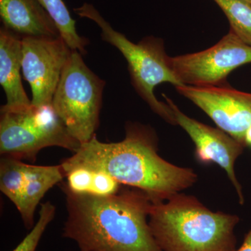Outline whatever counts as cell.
<instances>
[{
    "label": "cell",
    "instance_id": "obj_4",
    "mask_svg": "<svg viewBox=\"0 0 251 251\" xmlns=\"http://www.w3.org/2000/svg\"><path fill=\"white\" fill-rule=\"evenodd\" d=\"M74 11L80 17L88 18L98 25L103 40L117 48L127 61L131 85L138 95L154 113L168 123L176 125L169 105L158 100L154 94L156 86L161 84L181 85L172 70L163 39L150 36L134 44L115 30L93 5L85 3Z\"/></svg>",
    "mask_w": 251,
    "mask_h": 251
},
{
    "label": "cell",
    "instance_id": "obj_15",
    "mask_svg": "<svg viewBox=\"0 0 251 251\" xmlns=\"http://www.w3.org/2000/svg\"><path fill=\"white\" fill-rule=\"evenodd\" d=\"M226 15L233 31L251 46V5L244 0H214Z\"/></svg>",
    "mask_w": 251,
    "mask_h": 251
},
{
    "label": "cell",
    "instance_id": "obj_10",
    "mask_svg": "<svg viewBox=\"0 0 251 251\" xmlns=\"http://www.w3.org/2000/svg\"><path fill=\"white\" fill-rule=\"evenodd\" d=\"M163 97L175 115L179 125L189 135L196 145V158L202 163H216L227 173L238 195L239 202L244 203L242 186L234 171V164L245 146L219 128L204 125L187 116L166 94Z\"/></svg>",
    "mask_w": 251,
    "mask_h": 251
},
{
    "label": "cell",
    "instance_id": "obj_2",
    "mask_svg": "<svg viewBox=\"0 0 251 251\" xmlns=\"http://www.w3.org/2000/svg\"><path fill=\"white\" fill-rule=\"evenodd\" d=\"M67 219L63 237L80 251H163L149 226L152 201L137 188L109 196L73 193L62 184Z\"/></svg>",
    "mask_w": 251,
    "mask_h": 251
},
{
    "label": "cell",
    "instance_id": "obj_18",
    "mask_svg": "<svg viewBox=\"0 0 251 251\" xmlns=\"http://www.w3.org/2000/svg\"><path fill=\"white\" fill-rule=\"evenodd\" d=\"M244 1H247V2L251 5V0H244Z\"/></svg>",
    "mask_w": 251,
    "mask_h": 251
},
{
    "label": "cell",
    "instance_id": "obj_8",
    "mask_svg": "<svg viewBox=\"0 0 251 251\" xmlns=\"http://www.w3.org/2000/svg\"><path fill=\"white\" fill-rule=\"evenodd\" d=\"M72 50L61 36L22 37V70L32 93L31 104L52 103L63 70Z\"/></svg>",
    "mask_w": 251,
    "mask_h": 251
},
{
    "label": "cell",
    "instance_id": "obj_5",
    "mask_svg": "<svg viewBox=\"0 0 251 251\" xmlns=\"http://www.w3.org/2000/svg\"><path fill=\"white\" fill-rule=\"evenodd\" d=\"M0 153L2 156L34 161L41 150L59 147L75 153L81 144L74 138L52 104L25 108L1 107Z\"/></svg>",
    "mask_w": 251,
    "mask_h": 251
},
{
    "label": "cell",
    "instance_id": "obj_14",
    "mask_svg": "<svg viewBox=\"0 0 251 251\" xmlns=\"http://www.w3.org/2000/svg\"><path fill=\"white\" fill-rule=\"evenodd\" d=\"M38 1L53 20L61 37L71 50L79 51L82 55L87 54L85 48L89 44L88 39L79 35L75 27V21L73 19L63 0Z\"/></svg>",
    "mask_w": 251,
    "mask_h": 251
},
{
    "label": "cell",
    "instance_id": "obj_6",
    "mask_svg": "<svg viewBox=\"0 0 251 251\" xmlns=\"http://www.w3.org/2000/svg\"><path fill=\"white\" fill-rule=\"evenodd\" d=\"M105 84L86 65L80 52L72 50L51 104L81 145L96 135Z\"/></svg>",
    "mask_w": 251,
    "mask_h": 251
},
{
    "label": "cell",
    "instance_id": "obj_9",
    "mask_svg": "<svg viewBox=\"0 0 251 251\" xmlns=\"http://www.w3.org/2000/svg\"><path fill=\"white\" fill-rule=\"evenodd\" d=\"M176 92L205 112L218 128L245 145L251 128V93L227 85L194 87L179 85Z\"/></svg>",
    "mask_w": 251,
    "mask_h": 251
},
{
    "label": "cell",
    "instance_id": "obj_13",
    "mask_svg": "<svg viewBox=\"0 0 251 251\" xmlns=\"http://www.w3.org/2000/svg\"><path fill=\"white\" fill-rule=\"evenodd\" d=\"M66 178L62 165L52 166H34L27 164L25 167V179L22 191L16 208L27 229L34 225V213L46 193Z\"/></svg>",
    "mask_w": 251,
    "mask_h": 251
},
{
    "label": "cell",
    "instance_id": "obj_12",
    "mask_svg": "<svg viewBox=\"0 0 251 251\" xmlns=\"http://www.w3.org/2000/svg\"><path fill=\"white\" fill-rule=\"evenodd\" d=\"M22 37L0 28V85L6 97L5 108H25L31 105L21 81Z\"/></svg>",
    "mask_w": 251,
    "mask_h": 251
},
{
    "label": "cell",
    "instance_id": "obj_3",
    "mask_svg": "<svg viewBox=\"0 0 251 251\" xmlns=\"http://www.w3.org/2000/svg\"><path fill=\"white\" fill-rule=\"evenodd\" d=\"M239 216L213 211L194 196L176 193L152 202L149 226L163 251H237Z\"/></svg>",
    "mask_w": 251,
    "mask_h": 251
},
{
    "label": "cell",
    "instance_id": "obj_7",
    "mask_svg": "<svg viewBox=\"0 0 251 251\" xmlns=\"http://www.w3.org/2000/svg\"><path fill=\"white\" fill-rule=\"evenodd\" d=\"M170 64L181 85L206 87L226 84L229 74L251 64V46L229 30L209 49L170 57Z\"/></svg>",
    "mask_w": 251,
    "mask_h": 251
},
{
    "label": "cell",
    "instance_id": "obj_17",
    "mask_svg": "<svg viewBox=\"0 0 251 251\" xmlns=\"http://www.w3.org/2000/svg\"><path fill=\"white\" fill-rule=\"evenodd\" d=\"M237 251H251V228L244 238L242 246Z\"/></svg>",
    "mask_w": 251,
    "mask_h": 251
},
{
    "label": "cell",
    "instance_id": "obj_11",
    "mask_svg": "<svg viewBox=\"0 0 251 251\" xmlns=\"http://www.w3.org/2000/svg\"><path fill=\"white\" fill-rule=\"evenodd\" d=\"M3 26L21 37H59L58 29L38 0H0Z\"/></svg>",
    "mask_w": 251,
    "mask_h": 251
},
{
    "label": "cell",
    "instance_id": "obj_16",
    "mask_svg": "<svg viewBox=\"0 0 251 251\" xmlns=\"http://www.w3.org/2000/svg\"><path fill=\"white\" fill-rule=\"evenodd\" d=\"M56 208L50 202L41 204L39 219L29 233L13 251H36L43 234L49 225L54 219Z\"/></svg>",
    "mask_w": 251,
    "mask_h": 251
},
{
    "label": "cell",
    "instance_id": "obj_1",
    "mask_svg": "<svg viewBox=\"0 0 251 251\" xmlns=\"http://www.w3.org/2000/svg\"><path fill=\"white\" fill-rule=\"evenodd\" d=\"M61 165L65 176L77 167L103 172L120 184L147 193L152 202L166 201L198 180L191 168L161 158L157 152L156 133L138 123L127 124L125 139L118 143H102L94 135Z\"/></svg>",
    "mask_w": 251,
    "mask_h": 251
}]
</instances>
